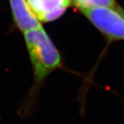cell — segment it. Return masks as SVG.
<instances>
[{"instance_id":"6da1fadb","label":"cell","mask_w":124,"mask_h":124,"mask_svg":"<svg viewBox=\"0 0 124 124\" xmlns=\"http://www.w3.org/2000/svg\"><path fill=\"white\" fill-rule=\"evenodd\" d=\"M23 35L33 72V85L19 110L21 116L26 117L30 115L45 80L62 67V57L42 26L26 31Z\"/></svg>"},{"instance_id":"7a4b0ae2","label":"cell","mask_w":124,"mask_h":124,"mask_svg":"<svg viewBox=\"0 0 124 124\" xmlns=\"http://www.w3.org/2000/svg\"><path fill=\"white\" fill-rule=\"evenodd\" d=\"M80 10L108 40H124V9L117 6Z\"/></svg>"},{"instance_id":"3957f363","label":"cell","mask_w":124,"mask_h":124,"mask_svg":"<svg viewBox=\"0 0 124 124\" xmlns=\"http://www.w3.org/2000/svg\"><path fill=\"white\" fill-rule=\"evenodd\" d=\"M71 0H27V2L40 22H51L60 17Z\"/></svg>"},{"instance_id":"277c9868","label":"cell","mask_w":124,"mask_h":124,"mask_svg":"<svg viewBox=\"0 0 124 124\" xmlns=\"http://www.w3.org/2000/svg\"><path fill=\"white\" fill-rule=\"evenodd\" d=\"M9 3L14 23L22 33L42 26L30 8L27 0H9Z\"/></svg>"},{"instance_id":"5b68a950","label":"cell","mask_w":124,"mask_h":124,"mask_svg":"<svg viewBox=\"0 0 124 124\" xmlns=\"http://www.w3.org/2000/svg\"><path fill=\"white\" fill-rule=\"evenodd\" d=\"M74 5L79 9L97 7H117L115 0H73Z\"/></svg>"}]
</instances>
